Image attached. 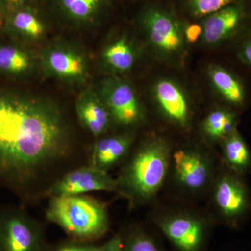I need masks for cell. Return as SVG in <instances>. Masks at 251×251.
Returning a JSON list of instances; mask_svg holds the SVG:
<instances>
[{"label": "cell", "mask_w": 251, "mask_h": 251, "mask_svg": "<svg viewBox=\"0 0 251 251\" xmlns=\"http://www.w3.org/2000/svg\"><path fill=\"white\" fill-rule=\"evenodd\" d=\"M69 150L60 111L34 97L0 90V173L16 182L31 180Z\"/></svg>", "instance_id": "obj_1"}, {"label": "cell", "mask_w": 251, "mask_h": 251, "mask_svg": "<svg viewBox=\"0 0 251 251\" xmlns=\"http://www.w3.org/2000/svg\"><path fill=\"white\" fill-rule=\"evenodd\" d=\"M171 149L160 137L147 140L137 150L117 180L119 194L133 205L156 197L171 169Z\"/></svg>", "instance_id": "obj_2"}, {"label": "cell", "mask_w": 251, "mask_h": 251, "mask_svg": "<svg viewBox=\"0 0 251 251\" xmlns=\"http://www.w3.org/2000/svg\"><path fill=\"white\" fill-rule=\"evenodd\" d=\"M46 217L71 237L80 241L103 237L109 227L105 204L84 195L51 198Z\"/></svg>", "instance_id": "obj_3"}, {"label": "cell", "mask_w": 251, "mask_h": 251, "mask_svg": "<svg viewBox=\"0 0 251 251\" xmlns=\"http://www.w3.org/2000/svg\"><path fill=\"white\" fill-rule=\"evenodd\" d=\"M156 223L178 251H201L205 244L207 225L201 216L174 213L159 216Z\"/></svg>", "instance_id": "obj_4"}, {"label": "cell", "mask_w": 251, "mask_h": 251, "mask_svg": "<svg viewBox=\"0 0 251 251\" xmlns=\"http://www.w3.org/2000/svg\"><path fill=\"white\" fill-rule=\"evenodd\" d=\"M212 201L216 210L225 221L236 226L246 216L251 201L249 190L239 175L224 172L214 181Z\"/></svg>", "instance_id": "obj_5"}, {"label": "cell", "mask_w": 251, "mask_h": 251, "mask_svg": "<svg viewBox=\"0 0 251 251\" xmlns=\"http://www.w3.org/2000/svg\"><path fill=\"white\" fill-rule=\"evenodd\" d=\"M171 168L177 184L190 192L204 189L212 178L210 159L196 148H180L172 153Z\"/></svg>", "instance_id": "obj_6"}, {"label": "cell", "mask_w": 251, "mask_h": 251, "mask_svg": "<svg viewBox=\"0 0 251 251\" xmlns=\"http://www.w3.org/2000/svg\"><path fill=\"white\" fill-rule=\"evenodd\" d=\"M93 191L119 193L117 180L108 171L90 165L68 173L48 190L46 196L50 198L79 196Z\"/></svg>", "instance_id": "obj_7"}, {"label": "cell", "mask_w": 251, "mask_h": 251, "mask_svg": "<svg viewBox=\"0 0 251 251\" xmlns=\"http://www.w3.org/2000/svg\"><path fill=\"white\" fill-rule=\"evenodd\" d=\"M142 22L153 46L166 53H175L183 46L182 30L177 20L166 10L150 7Z\"/></svg>", "instance_id": "obj_8"}, {"label": "cell", "mask_w": 251, "mask_h": 251, "mask_svg": "<svg viewBox=\"0 0 251 251\" xmlns=\"http://www.w3.org/2000/svg\"><path fill=\"white\" fill-rule=\"evenodd\" d=\"M103 103L110 117L122 126L138 123L143 117V111L134 90L123 81L110 80L103 88Z\"/></svg>", "instance_id": "obj_9"}, {"label": "cell", "mask_w": 251, "mask_h": 251, "mask_svg": "<svg viewBox=\"0 0 251 251\" xmlns=\"http://www.w3.org/2000/svg\"><path fill=\"white\" fill-rule=\"evenodd\" d=\"M1 251H38L39 234L30 220L21 214L6 216L0 221Z\"/></svg>", "instance_id": "obj_10"}, {"label": "cell", "mask_w": 251, "mask_h": 251, "mask_svg": "<svg viewBox=\"0 0 251 251\" xmlns=\"http://www.w3.org/2000/svg\"><path fill=\"white\" fill-rule=\"evenodd\" d=\"M242 4H232L206 16L202 25V37L206 44L222 42L232 36L244 21Z\"/></svg>", "instance_id": "obj_11"}, {"label": "cell", "mask_w": 251, "mask_h": 251, "mask_svg": "<svg viewBox=\"0 0 251 251\" xmlns=\"http://www.w3.org/2000/svg\"><path fill=\"white\" fill-rule=\"evenodd\" d=\"M154 94L162 112L170 121L181 127L188 125L191 118L189 105L179 86L163 79L155 85Z\"/></svg>", "instance_id": "obj_12"}, {"label": "cell", "mask_w": 251, "mask_h": 251, "mask_svg": "<svg viewBox=\"0 0 251 251\" xmlns=\"http://www.w3.org/2000/svg\"><path fill=\"white\" fill-rule=\"evenodd\" d=\"M43 61L51 74L65 80H78L87 73L85 59L72 50L62 48L47 50Z\"/></svg>", "instance_id": "obj_13"}, {"label": "cell", "mask_w": 251, "mask_h": 251, "mask_svg": "<svg viewBox=\"0 0 251 251\" xmlns=\"http://www.w3.org/2000/svg\"><path fill=\"white\" fill-rule=\"evenodd\" d=\"M76 112L82 125L94 136L108 129L110 115L105 104L94 92L87 90L77 99Z\"/></svg>", "instance_id": "obj_14"}, {"label": "cell", "mask_w": 251, "mask_h": 251, "mask_svg": "<svg viewBox=\"0 0 251 251\" xmlns=\"http://www.w3.org/2000/svg\"><path fill=\"white\" fill-rule=\"evenodd\" d=\"M133 140L131 135H122L97 140L92 151L91 166L108 171L126 156Z\"/></svg>", "instance_id": "obj_15"}, {"label": "cell", "mask_w": 251, "mask_h": 251, "mask_svg": "<svg viewBox=\"0 0 251 251\" xmlns=\"http://www.w3.org/2000/svg\"><path fill=\"white\" fill-rule=\"evenodd\" d=\"M61 14L72 22L95 21L108 7L110 0H52Z\"/></svg>", "instance_id": "obj_16"}, {"label": "cell", "mask_w": 251, "mask_h": 251, "mask_svg": "<svg viewBox=\"0 0 251 251\" xmlns=\"http://www.w3.org/2000/svg\"><path fill=\"white\" fill-rule=\"evenodd\" d=\"M10 32L19 37L39 39L45 32V25L30 6L12 11L4 16Z\"/></svg>", "instance_id": "obj_17"}, {"label": "cell", "mask_w": 251, "mask_h": 251, "mask_svg": "<svg viewBox=\"0 0 251 251\" xmlns=\"http://www.w3.org/2000/svg\"><path fill=\"white\" fill-rule=\"evenodd\" d=\"M223 158L231 171L240 175L251 166V155L247 143L237 129L221 140Z\"/></svg>", "instance_id": "obj_18"}, {"label": "cell", "mask_w": 251, "mask_h": 251, "mask_svg": "<svg viewBox=\"0 0 251 251\" xmlns=\"http://www.w3.org/2000/svg\"><path fill=\"white\" fill-rule=\"evenodd\" d=\"M33 67V59L26 50L14 44H0V74L25 75Z\"/></svg>", "instance_id": "obj_19"}, {"label": "cell", "mask_w": 251, "mask_h": 251, "mask_svg": "<svg viewBox=\"0 0 251 251\" xmlns=\"http://www.w3.org/2000/svg\"><path fill=\"white\" fill-rule=\"evenodd\" d=\"M209 75L214 87L225 100L237 106L244 103V87L230 72L224 68L214 67L209 70Z\"/></svg>", "instance_id": "obj_20"}, {"label": "cell", "mask_w": 251, "mask_h": 251, "mask_svg": "<svg viewBox=\"0 0 251 251\" xmlns=\"http://www.w3.org/2000/svg\"><path fill=\"white\" fill-rule=\"evenodd\" d=\"M237 120L232 112L216 110L210 112L202 123V130L211 140H222L236 130Z\"/></svg>", "instance_id": "obj_21"}, {"label": "cell", "mask_w": 251, "mask_h": 251, "mask_svg": "<svg viewBox=\"0 0 251 251\" xmlns=\"http://www.w3.org/2000/svg\"><path fill=\"white\" fill-rule=\"evenodd\" d=\"M105 62L115 70L126 72L133 67L135 54L126 39L121 38L112 42L103 52Z\"/></svg>", "instance_id": "obj_22"}, {"label": "cell", "mask_w": 251, "mask_h": 251, "mask_svg": "<svg viewBox=\"0 0 251 251\" xmlns=\"http://www.w3.org/2000/svg\"><path fill=\"white\" fill-rule=\"evenodd\" d=\"M232 3L233 0H187L190 11L196 17H206Z\"/></svg>", "instance_id": "obj_23"}, {"label": "cell", "mask_w": 251, "mask_h": 251, "mask_svg": "<svg viewBox=\"0 0 251 251\" xmlns=\"http://www.w3.org/2000/svg\"><path fill=\"white\" fill-rule=\"evenodd\" d=\"M124 251H163L154 240L143 233L135 234L124 246Z\"/></svg>", "instance_id": "obj_24"}, {"label": "cell", "mask_w": 251, "mask_h": 251, "mask_svg": "<svg viewBox=\"0 0 251 251\" xmlns=\"http://www.w3.org/2000/svg\"><path fill=\"white\" fill-rule=\"evenodd\" d=\"M31 0H0V11L3 16L16 10L29 7Z\"/></svg>", "instance_id": "obj_25"}, {"label": "cell", "mask_w": 251, "mask_h": 251, "mask_svg": "<svg viewBox=\"0 0 251 251\" xmlns=\"http://www.w3.org/2000/svg\"><path fill=\"white\" fill-rule=\"evenodd\" d=\"M202 36V27L198 24H191L184 30V37L191 44L197 42Z\"/></svg>", "instance_id": "obj_26"}, {"label": "cell", "mask_w": 251, "mask_h": 251, "mask_svg": "<svg viewBox=\"0 0 251 251\" xmlns=\"http://www.w3.org/2000/svg\"><path fill=\"white\" fill-rule=\"evenodd\" d=\"M96 251H124V245L120 236H115L100 248H96Z\"/></svg>", "instance_id": "obj_27"}, {"label": "cell", "mask_w": 251, "mask_h": 251, "mask_svg": "<svg viewBox=\"0 0 251 251\" xmlns=\"http://www.w3.org/2000/svg\"><path fill=\"white\" fill-rule=\"evenodd\" d=\"M239 57L242 62L251 66V36L241 49Z\"/></svg>", "instance_id": "obj_28"}, {"label": "cell", "mask_w": 251, "mask_h": 251, "mask_svg": "<svg viewBox=\"0 0 251 251\" xmlns=\"http://www.w3.org/2000/svg\"><path fill=\"white\" fill-rule=\"evenodd\" d=\"M57 251H96V248L71 245L60 248Z\"/></svg>", "instance_id": "obj_29"}, {"label": "cell", "mask_w": 251, "mask_h": 251, "mask_svg": "<svg viewBox=\"0 0 251 251\" xmlns=\"http://www.w3.org/2000/svg\"><path fill=\"white\" fill-rule=\"evenodd\" d=\"M2 16L3 15L1 14V11H0V26L1 25V23H2Z\"/></svg>", "instance_id": "obj_30"}]
</instances>
